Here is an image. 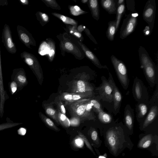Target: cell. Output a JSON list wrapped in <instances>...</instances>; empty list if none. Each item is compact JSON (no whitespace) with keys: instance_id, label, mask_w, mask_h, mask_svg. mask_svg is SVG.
<instances>
[{"instance_id":"6da1fadb","label":"cell","mask_w":158,"mask_h":158,"mask_svg":"<svg viewBox=\"0 0 158 158\" xmlns=\"http://www.w3.org/2000/svg\"><path fill=\"white\" fill-rule=\"evenodd\" d=\"M91 98L84 99L73 102H65L72 117H77L81 121L95 120L96 116L92 111V107L89 102Z\"/></svg>"},{"instance_id":"7a4b0ae2","label":"cell","mask_w":158,"mask_h":158,"mask_svg":"<svg viewBox=\"0 0 158 158\" xmlns=\"http://www.w3.org/2000/svg\"><path fill=\"white\" fill-rule=\"evenodd\" d=\"M140 67L152 87L155 84L156 68L146 50L140 46L138 49Z\"/></svg>"},{"instance_id":"3957f363","label":"cell","mask_w":158,"mask_h":158,"mask_svg":"<svg viewBox=\"0 0 158 158\" xmlns=\"http://www.w3.org/2000/svg\"><path fill=\"white\" fill-rule=\"evenodd\" d=\"M20 56L24 62L29 67L36 77L40 85L43 78V73L41 66L36 58L32 54L26 51L22 52Z\"/></svg>"},{"instance_id":"277c9868","label":"cell","mask_w":158,"mask_h":158,"mask_svg":"<svg viewBox=\"0 0 158 158\" xmlns=\"http://www.w3.org/2000/svg\"><path fill=\"white\" fill-rule=\"evenodd\" d=\"M138 16L139 14L135 10L130 13L124 19L120 32L121 39L125 38L134 31L137 24Z\"/></svg>"},{"instance_id":"5b68a950","label":"cell","mask_w":158,"mask_h":158,"mask_svg":"<svg viewBox=\"0 0 158 158\" xmlns=\"http://www.w3.org/2000/svg\"><path fill=\"white\" fill-rule=\"evenodd\" d=\"M110 59L121 85L125 89H127L129 85V81L125 64L114 55L111 56Z\"/></svg>"},{"instance_id":"8992f818","label":"cell","mask_w":158,"mask_h":158,"mask_svg":"<svg viewBox=\"0 0 158 158\" xmlns=\"http://www.w3.org/2000/svg\"><path fill=\"white\" fill-rule=\"evenodd\" d=\"M156 3L155 0H149L146 3L143 13L144 20L148 24L151 32L154 27L156 16Z\"/></svg>"},{"instance_id":"52a82bcc","label":"cell","mask_w":158,"mask_h":158,"mask_svg":"<svg viewBox=\"0 0 158 158\" xmlns=\"http://www.w3.org/2000/svg\"><path fill=\"white\" fill-rule=\"evenodd\" d=\"M107 143L112 151L117 153L122 144L121 134L117 128L109 129L106 134Z\"/></svg>"},{"instance_id":"ba28073f","label":"cell","mask_w":158,"mask_h":158,"mask_svg":"<svg viewBox=\"0 0 158 158\" xmlns=\"http://www.w3.org/2000/svg\"><path fill=\"white\" fill-rule=\"evenodd\" d=\"M102 83L96 89L101 99L110 103L113 101V88L104 76L102 77Z\"/></svg>"},{"instance_id":"9c48e42d","label":"cell","mask_w":158,"mask_h":158,"mask_svg":"<svg viewBox=\"0 0 158 158\" xmlns=\"http://www.w3.org/2000/svg\"><path fill=\"white\" fill-rule=\"evenodd\" d=\"M2 38V42L7 51L12 54L15 53L17 52L16 45L13 41L10 28L6 24L4 25Z\"/></svg>"},{"instance_id":"30bf717a","label":"cell","mask_w":158,"mask_h":158,"mask_svg":"<svg viewBox=\"0 0 158 158\" xmlns=\"http://www.w3.org/2000/svg\"><path fill=\"white\" fill-rule=\"evenodd\" d=\"M93 91H89L83 93H62L59 97L60 100L65 102H73L79 100L90 98L93 95Z\"/></svg>"},{"instance_id":"8fae6325","label":"cell","mask_w":158,"mask_h":158,"mask_svg":"<svg viewBox=\"0 0 158 158\" xmlns=\"http://www.w3.org/2000/svg\"><path fill=\"white\" fill-rule=\"evenodd\" d=\"M11 81H15L17 84L18 92L27 85L28 82L24 69L23 68L14 69L11 75Z\"/></svg>"},{"instance_id":"7c38bea8","label":"cell","mask_w":158,"mask_h":158,"mask_svg":"<svg viewBox=\"0 0 158 158\" xmlns=\"http://www.w3.org/2000/svg\"><path fill=\"white\" fill-rule=\"evenodd\" d=\"M60 48L62 51L69 52L77 58H83L84 55L75 44L70 40L64 38L60 42Z\"/></svg>"},{"instance_id":"4fadbf2b","label":"cell","mask_w":158,"mask_h":158,"mask_svg":"<svg viewBox=\"0 0 158 158\" xmlns=\"http://www.w3.org/2000/svg\"><path fill=\"white\" fill-rule=\"evenodd\" d=\"M16 28L19 40L26 47L31 48V45H36L35 41L31 34L25 27L18 25Z\"/></svg>"},{"instance_id":"5bb4252c","label":"cell","mask_w":158,"mask_h":158,"mask_svg":"<svg viewBox=\"0 0 158 158\" xmlns=\"http://www.w3.org/2000/svg\"><path fill=\"white\" fill-rule=\"evenodd\" d=\"M109 75L108 81L113 88L114 109L115 114H116L118 113L120 107L122 99V95L118 88L116 85L112 75L110 73H109Z\"/></svg>"},{"instance_id":"9a60e30c","label":"cell","mask_w":158,"mask_h":158,"mask_svg":"<svg viewBox=\"0 0 158 158\" xmlns=\"http://www.w3.org/2000/svg\"><path fill=\"white\" fill-rule=\"evenodd\" d=\"M93 86L88 82L79 80L74 81L73 82L71 93H83L89 91H93Z\"/></svg>"},{"instance_id":"2e32d148","label":"cell","mask_w":158,"mask_h":158,"mask_svg":"<svg viewBox=\"0 0 158 158\" xmlns=\"http://www.w3.org/2000/svg\"><path fill=\"white\" fill-rule=\"evenodd\" d=\"M78 43L86 56L95 65L100 69H106L108 70L106 65L103 66L101 64L97 57L85 45L81 42L78 41Z\"/></svg>"},{"instance_id":"e0dca14e","label":"cell","mask_w":158,"mask_h":158,"mask_svg":"<svg viewBox=\"0 0 158 158\" xmlns=\"http://www.w3.org/2000/svg\"><path fill=\"white\" fill-rule=\"evenodd\" d=\"M143 85L141 81L135 77L134 82L133 92L134 98L137 101L142 99L143 95Z\"/></svg>"},{"instance_id":"ac0fdd59","label":"cell","mask_w":158,"mask_h":158,"mask_svg":"<svg viewBox=\"0 0 158 158\" xmlns=\"http://www.w3.org/2000/svg\"><path fill=\"white\" fill-rule=\"evenodd\" d=\"M117 0H102L101 5L103 8L110 14H116L117 8Z\"/></svg>"},{"instance_id":"d6986e66","label":"cell","mask_w":158,"mask_h":158,"mask_svg":"<svg viewBox=\"0 0 158 158\" xmlns=\"http://www.w3.org/2000/svg\"><path fill=\"white\" fill-rule=\"evenodd\" d=\"M134 118L133 110L129 105H127L125 110L124 120L126 126L130 130L133 127Z\"/></svg>"},{"instance_id":"ffe728a7","label":"cell","mask_w":158,"mask_h":158,"mask_svg":"<svg viewBox=\"0 0 158 158\" xmlns=\"http://www.w3.org/2000/svg\"><path fill=\"white\" fill-rule=\"evenodd\" d=\"M88 5L93 17L98 21L100 17L99 5L98 0H89L88 1Z\"/></svg>"},{"instance_id":"44dd1931","label":"cell","mask_w":158,"mask_h":158,"mask_svg":"<svg viewBox=\"0 0 158 158\" xmlns=\"http://www.w3.org/2000/svg\"><path fill=\"white\" fill-rule=\"evenodd\" d=\"M158 111V108L157 106H154L151 107L143 122V128L147 127L155 120L157 115Z\"/></svg>"},{"instance_id":"7402d4cb","label":"cell","mask_w":158,"mask_h":158,"mask_svg":"<svg viewBox=\"0 0 158 158\" xmlns=\"http://www.w3.org/2000/svg\"><path fill=\"white\" fill-rule=\"evenodd\" d=\"M116 32V20L110 21L108 23V27L106 32L108 39L110 41H113Z\"/></svg>"},{"instance_id":"603a6c76","label":"cell","mask_w":158,"mask_h":158,"mask_svg":"<svg viewBox=\"0 0 158 158\" xmlns=\"http://www.w3.org/2000/svg\"><path fill=\"white\" fill-rule=\"evenodd\" d=\"M125 9V6L124 2L122 4L118 6L117 7L116 16V31H118L122 16L124 12Z\"/></svg>"},{"instance_id":"cb8c5ba5","label":"cell","mask_w":158,"mask_h":158,"mask_svg":"<svg viewBox=\"0 0 158 158\" xmlns=\"http://www.w3.org/2000/svg\"><path fill=\"white\" fill-rule=\"evenodd\" d=\"M46 114L59 124L57 119V111L52 106L48 104L44 107Z\"/></svg>"},{"instance_id":"d4e9b609","label":"cell","mask_w":158,"mask_h":158,"mask_svg":"<svg viewBox=\"0 0 158 158\" xmlns=\"http://www.w3.org/2000/svg\"><path fill=\"white\" fill-rule=\"evenodd\" d=\"M52 14L62 20L65 24L75 26H77V22L75 20L72 18L56 13H52Z\"/></svg>"},{"instance_id":"484cf974","label":"cell","mask_w":158,"mask_h":158,"mask_svg":"<svg viewBox=\"0 0 158 158\" xmlns=\"http://www.w3.org/2000/svg\"><path fill=\"white\" fill-rule=\"evenodd\" d=\"M57 111V119L59 124L65 127H69L70 125L69 120L66 116L61 113L59 110Z\"/></svg>"},{"instance_id":"4316f807","label":"cell","mask_w":158,"mask_h":158,"mask_svg":"<svg viewBox=\"0 0 158 158\" xmlns=\"http://www.w3.org/2000/svg\"><path fill=\"white\" fill-rule=\"evenodd\" d=\"M152 135L149 134L144 136L139 142L138 147L141 148H148L151 145L152 139Z\"/></svg>"},{"instance_id":"83f0119b","label":"cell","mask_w":158,"mask_h":158,"mask_svg":"<svg viewBox=\"0 0 158 158\" xmlns=\"http://www.w3.org/2000/svg\"><path fill=\"white\" fill-rule=\"evenodd\" d=\"M148 111V107L144 103H141L137 105L136 111L137 118H143L145 115Z\"/></svg>"},{"instance_id":"f1b7e54d","label":"cell","mask_w":158,"mask_h":158,"mask_svg":"<svg viewBox=\"0 0 158 158\" xmlns=\"http://www.w3.org/2000/svg\"><path fill=\"white\" fill-rule=\"evenodd\" d=\"M39 114L42 121L49 127L56 131H59V129L49 118L47 117L41 112H40Z\"/></svg>"},{"instance_id":"f546056e","label":"cell","mask_w":158,"mask_h":158,"mask_svg":"<svg viewBox=\"0 0 158 158\" xmlns=\"http://www.w3.org/2000/svg\"><path fill=\"white\" fill-rule=\"evenodd\" d=\"M98 117L99 120L104 123H110L112 120L111 116L103 110L98 113Z\"/></svg>"},{"instance_id":"4dcf8cb0","label":"cell","mask_w":158,"mask_h":158,"mask_svg":"<svg viewBox=\"0 0 158 158\" xmlns=\"http://www.w3.org/2000/svg\"><path fill=\"white\" fill-rule=\"evenodd\" d=\"M69 9L71 14L75 16H78L88 13L81 10L79 6L76 5L70 6Z\"/></svg>"},{"instance_id":"1f68e13d","label":"cell","mask_w":158,"mask_h":158,"mask_svg":"<svg viewBox=\"0 0 158 158\" xmlns=\"http://www.w3.org/2000/svg\"><path fill=\"white\" fill-rule=\"evenodd\" d=\"M89 102L92 109L96 113H98L103 110L101 104L99 102L95 99L91 98Z\"/></svg>"},{"instance_id":"d6a6232c","label":"cell","mask_w":158,"mask_h":158,"mask_svg":"<svg viewBox=\"0 0 158 158\" xmlns=\"http://www.w3.org/2000/svg\"><path fill=\"white\" fill-rule=\"evenodd\" d=\"M77 26H69L68 29L69 33L75 37L77 38L82 41L83 40V36L81 33L78 31Z\"/></svg>"},{"instance_id":"836d02e7","label":"cell","mask_w":158,"mask_h":158,"mask_svg":"<svg viewBox=\"0 0 158 158\" xmlns=\"http://www.w3.org/2000/svg\"><path fill=\"white\" fill-rule=\"evenodd\" d=\"M48 6L52 9L60 10L61 8L56 1L54 0H42Z\"/></svg>"},{"instance_id":"e575fe53","label":"cell","mask_w":158,"mask_h":158,"mask_svg":"<svg viewBox=\"0 0 158 158\" xmlns=\"http://www.w3.org/2000/svg\"><path fill=\"white\" fill-rule=\"evenodd\" d=\"M8 85L9 91L12 95L18 92V85L15 81H11L9 82Z\"/></svg>"},{"instance_id":"d590c367","label":"cell","mask_w":158,"mask_h":158,"mask_svg":"<svg viewBox=\"0 0 158 158\" xmlns=\"http://www.w3.org/2000/svg\"><path fill=\"white\" fill-rule=\"evenodd\" d=\"M36 15L38 20L39 21H41V22L45 23L48 22L49 18L46 14L38 12Z\"/></svg>"},{"instance_id":"8d00e7d4","label":"cell","mask_w":158,"mask_h":158,"mask_svg":"<svg viewBox=\"0 0 158 158\" xmlns=\"http://www.w3.org/2000/svg\"><path fill=\"white\" fill-rule=\"evenodd\" d=\"M78 135L83 140V141L84 142L87 147L89 149V150L92 151L94 153L93 150L89 142L88 141V139L86 137L82 134L81 132L78 131Z\"/></svg>"},{"instance_id":"74e56055","label":"cell","mask_w":158,"mask_h":158,"mask_svg":"<svg viewBox=\"0 0 158 158\" xmlns=\"http://www.w3.org/2000/svg\"><path fill=\"white\" fill-rule=\"evenodd\" d=\"M57 105L58 110L62 114L66 115V110L64 105L62 102L61 101L59 100V101L56 102Z\"/></svg>"},{"instance_id":"f35d334b","label":"cell","mask_w":158,"mask_h":158,"mask_svg":"<svg viewBox=\"0 0 158 158\" xmlns=\"http://www.w3.org/2000/svg\"><path fill=\"white\" fill-rule=\"evenodd\" d=\"M70 125L72 126H76L79 125L81 122V120L77 117H72L69 120Z\"/></svg>"},{"instance_id":"ab89813d","label":"cell","mask_w":158,"mask_h":158,"mask_svg":"<svg viewBox=\"0 0 158 158\" xmlns=\"http://www.w3.org/2000/svg\"><path fill=\"white\" fill-rule=\"evenodd\" d=\"M91 139L96 143H98V137L97 131L94 129H93L91 132Z\"/></svg>"},{"instance_id":"60d3db41","label":"cell","mask_w":158,"mask_h":158,"mask_svg":"<svg viewBox=\"0 0 158 158\" xmlns=\"http://www.w3.org/2000/svg\"><path fill=\"white\" fill-rule=\"evenodd\" d=\"M83 31L89 37L90 39L93 41V42H94L95 44H97L98 43L96 41L92 36L88 29L85 27Z\"/></svg>"},{"instance_id":"b9f144b4","label":"cell","mask_w":158,"mask_h":158,"mask_svg":"<svg viewBox=\"0 0 158 158\" xmlns=\"http://www.w3.org/2000/svg\"><path fill=\"white\" fill-rule=\"evenodd\" d=\"M75 143L76 145L79 147H82L83 145V140L81 138L77 139L75 140Z\"/></svg>"},{"instance_id":"7bdbcfd3","label":"cell","mask_w":158,"mask_h":158,"mask_svg":"<svg viewBox=\"0 0 158 158\" xmlns=\"http://www.w3.org/2000/svg\"><path fill=\"white\" fill-rule=\"evenodd\" d=\"M143 32L145 35H148L151 34V32L148 26H146L145 27L143 30Z\"/></svg>"},{"instance_id":"ee69618b","label":"cell","mask_w":158,"mask_h":158,"mask_svg":"<svg viewBox=\"0 0 158 158\" xmlns=\"http://www.w3.org/2000/svg\"><path fill=\"white\" fill-rule=\"evenodd\" d=\"M18 131L19 134L23 135L25 134L26 132V129L23 128H20Z\"/></svg>"},{"instance_id":"f6af8a7d","label":"cell","mask_w":158,"mask_h":158,"mask_svg":"<svg viewBox=\"0 0 158 158\" xmlns=\"http://www.w3.org/2000/svg\"><path fill=\"white\" fill-rule=\"evenodd\" d=\"M85 27V26H83L82 25H80L77 28V30L78 32L81 33L84 31Z\"/></svg>"},{"instance_id":"bcb514c9","label":"cell","mask_w":158,"mask_h":158,"mask_svg":"<svg viewBox=\"0 0 158 158\" xmlns=\"http://www.w3.org/2000/svg\"><path fill=\"white\" fill-rule=\"evenodd\" d=\"M19 2L23 5H27L29 3L27 0H18Z\"/></svg>"},{"instance_id":"7dc6e473","label":"cell","mask_w":158,"mask_h":158,"mask_svg":"<svg viewBox=\"0 0 158 158\" xmlns=\"http://www.w3.org/2000/svg\"><path fill=\"white\" fill-rule=\"evenodd\" d=\"M8 4L7 0H0V6H7Z\"/></svg>"},{"instance_id":"c3c4849f","label":"cell","mask_w":158,"mask_h":158,"mask_svg":"<svg viewBox=\"0 0 158 158\" xmlns=\"http://www.w3.org/2000/svg\"><path fill=\"white\" fill-rule=\"evenodd\" d=\"M124 0H117V6L122 4L124 2Z\"/></svg>"},{"instance_id":"681fc988","label":"cell","mask_w":158,"mask_h":158,"mask_svg":"<svg viewBox=\"0 0 158 158\" xmlns=\"http://www.w3.org/2000/svg\"><path fill=\"white\" fill-rule=\"evenodd\" d=\"M88 0H82L81 2L82 3H85L88 2Z\"/></svg>"},{"instance_id":"f907efd6","label":"cell","mask_w":158,"mask_h":158,"mask_svg":"<svg viewBox=\"0 0 158 158\" xmlns=\"http://www.w3.org/2000/svg\"><path fill=\"white\" fill-rule=\"evenodd\" d=\"M98 158H106L105 157L103 156H100Z\"/></svg>"},{"instance_id":"816d5d0a","label":"cell","mask_w":158,"mask_h":158,"mask_svg":"<svg viewBox=\"0 0 158 158\" xmlns=\"http://www.w3.org/2000/svg\"><path fill=\"white\" fill-rule=\"evenodd\" d=\"M0 60H1V52H0Z\"/></svg>"}]
</instances>
